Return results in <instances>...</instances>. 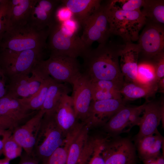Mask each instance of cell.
<instances>
[{"label": "cell", "mask_w": 164, "mask_h": 164, "mask_svg": "<svg viewBox=\"0 0 164 164\" xmlns=\"http://www.w3.org/2000/svg\"><path fill=\"white\" fill-rule=\"evenodd\" d=\"M111 41L91 48L82 57L83 71L91 81L108 80L124 83L119 65L121 51L124 46Z\"/></svg>", "instance_id": "obj_1"}, {"label": "cell", "mask_w": 164, "mask_h": 164, "mask_svg": "<svg viewBox=\"0 0 164 164\" xmlns=\"http://www.w3.org/2000/svg\"><path fill=\"white\" fill-rule=\"evenodd\" d=\"M47 48L50 55L82 57L90 49L86 46L77 33L68 29L62 23L54 21L49 28Z\"/></svg>", "instance_id": "obj_2"}, {"label": "cell", "mask_w": 164, "mask_h": 164, "mask_svg": "<svg viewBox=\"0 0 164 164\" xmlns=\"http://www.w3.org/2000/svg\"><path fill=\"white\" fill-rule=\"evenodd\" d=\"M49 28L39 30L29 24L23 26L9 29L0 41V47L19 52L33 49L43 50L47 48Z\"/></svg>", "instance_id": "obj_3"}, {"label": "cell", "mask_w": 164, "mask_h": 164, "mask_svg": "<svg viewBox=\"0 0 164 164\" xmlns=\"http://www.w3.org/2000/svg\"><path fill=\"white\" fill-rule=\"evenodd\" d=\"M111 34L121 37L126 42L138 41L146 20L140 9L126 11L112 9L104 4Z\"/></svg>", "instance_id": "obj_4"}, {"label": "cell", "mask_w": 164, "mask_h": 164, "mask_svg": "<svg viewBox=\"0 0 164 164\" xmlns=\"http://www.w3.org/2000/svg\"><path fill=\"white\" fill-rule=\"evenodd\" d=\"M65 135L56 122L54 114H44L31 156L40 164H44L50 155L64 144Z\"/></svg>", "instance_id": "obj_5"}, {"label": "cell", "mask_w": 164, "mask_h": 164, "mask_svg": "<svg viewBox=\"0 0 164 164\" xmlns=\"http://www.w3.org/2000/svg\"><path fill=\"white\" fill-rule=\"evenodd\" d=\"M34 69L45 77H50L61 83L72 85L81 75V66L77 58L62 55H50L40 61Z\"/></svg>", "instance_id": "obj_6"}, {"label": "cell", "mask_w": 164, "mask_h": 164, "mask_svg": "<svg viewBox=\"0 0 164 164\" xmlns=\"http://www.w3.org/2000/svg\"><path fill=\"white\" fill-rule=\"evenodd\" d=\"M43 50L33 49L17 52L2 49L0 67L9 78L31 73L36 64L43 60Z\"/></svg>", "instance_id": "obj_7"}, {"label": "cell", "mask_w": 164, "mask_h": 164, "mask_svg": "<svg viewBox=\"0 0 164 164\" xmlns=\"http://www.w3.org/2000/svg\"><path fill=\"white\" fill-rule=\"evenodd\" d=\"M104 138L102 155L105 164H136L137 155L134 144L128 137L112 136Z\"/></svg>", "instance_id": "obj_8"}, {"label": "cell", "mask_w": 164, "mask_h": 164, "mask_svg": "<svg viewBox=\"0 0 164 164\" xmlns=\"http://www.w3.org/2000/svg\"><path fill=\"white\" fill-rule=\"evenodd\" d=\"M83 33L80 36L88 48L93 42L99 44L106 42L111 35L106 15L104 4L100 7L81 24Z\"/></svg>", "instance_id": "obj_9"}, {"label": "cell", "mask_w": 164, "mask_h": 164, "mask_svg": "<svg viewBox=\"0 0 164 164\" xmlns=\"http://www.w3.org/2000/svg\"><path fill=\"white\" fill-rule=\"evenodd\" d=\"M145 26L138 40L139 56L151 59L164 51V25L146 21Z\"/></svg>", "instance_id": "obj_10"}, {"label": "cell", "mask_w": 164, "mask_h": 164, "mask_svg": "<svg viewBox=\"0 0 164 164\" xmlns=\"http://www.w3.org/2000/svg\"><path fill=\"white\" fill-rule=\"evenodd\" d=\"M142 115L138 125L139 130L135 136L136 140L158 132L157 128L161 121L164 125L163 99L146 101L144 103Z\"/></svg>", "instance_id": "obj_11"}, {"label": "cell", "mask_w": 164, "mask_h": 164, "mask_svg": "<svg viewBox=\"0 0 164 164\" xmlns=\"http://www.w3.org/2000/svg\"><path fill=\"white\" fill-rule=\"evenodd\" d=\"M31 73L19 74L9 78L7 93L21 99L29 97L36 93L48 78H44L33 70L30 76Z\"/></svg>", "instance_id": "obj_12"}, {"label": "cell", "mask_w": 164, "mask_h": 164, "mask_svg": "<svg viewBox=\"0 0 164 164\" xmlns=\"http://www.w3.org/2000/svg\"><path fill=\"white\" fill-rule=\"evenodd\" d=\"M72 98L73 108L77 120L85 123L92 100L91 83L90 79L82 73L72 84Z\"/></svg>", "instance_id": "obj_13"}, {"label": "cell", "mask_w": 164, "mask_h": 164, "mask_svg": "<svg viewBox=\"0 0 164 164\" xmlns=\"http://www.w3.org/2000/svg\"><path fill=\"white\" fill-rule=\"evenodd\" d=\"M44 114L45 112L40 109L24 124L17 126L12 131L13 138L28 155H32Z\"/></svg>", "instance_id": "obj_14"}, {"label": "cell", "mask_w": 164, "mask_h": 164, "mask_svg": "<svg viewBox=\"0 0 164 164\" xmlns=\"http://www.w3.org/2000/svg\"><path fill=\"white\" fill-rule=\"evenodd\" d=\"M126 102L122 98L92 101L86 123L90 125H104Z\"/></svg>", "instance_id": "obj_15"}, {"label": "cell", "mask_w": 164, "mask_h": 164, "mask_svg": "<svg viewBox=\"0 0 164 164\" xmlns=\"http://www.w3.org/2000/svg\"><path fill=\"white\" fill-rule=\"evenodd\" d=\"M60 0H36L28 24L39 30L49 28L54 22L55 11Z\"/></svg>", "instance_id": "obj_16"}, {"label": "cell", "mask_w": 164, "mask_h": 164, "mask_svg": "<svg viewBox=\"0 0 164 164\" xmlns=\"http://www.w3.org/2000/svg\"><path fill=\"white\" fill-rule=\"evenodd\" d=\"M140 52L138 45L132 42L126 43L121 51L119 65L125 82L137 81Z\"/></svg>", "instance_id": "obj_17"}, {"label": "cell", "mask_w": 164, "mask_h": 164, "mask_svg": "<svg viewBox=\"0 0 164 164\" xmlns=\"http://www.w3.org/2000/svg\"><path fill=\"white\" fill-rule=\"evenodd\" d=\"M35 1L36 0H9L6 30L22 27L28 24Z\"/></svg>", "instance_id": "obj_18"}, {"label": "cell", "mask_w": 164, "mask_h": 164, "mask_svg": "<svg viewBox=\"0 0 164 164\" xmlns=\"http://www.w3.org/2000/svg\"><path fill=\"white\" fill-rule=\"evenodd\" d=\"M55 121L65 135L77 123L71 96L68 94L61 98L54 114Z\"/></svg>", "instance_id": "obj_19"}, {"label": "cell", "mask_w": 164, "mask_h": 164, "mask_svg": "<svg viewBox=\"0 0 164 164\" xmlns=\"http://www.w3.org/2000/svg\"><path fill=\"white\" fill-rule=\"evenodd\" d=\"M19 98L6 93L0 98V115L7 117L19 126L31 116Z\"/></svg>", "instance_id": "obj_20"}, {"label": "cell", "mask_w": 164, "mask_h": 164, "mask_svg": "<svg viewBox=\"0 0 164 164\" xmlns=\"http://www.w3.org/2000/svg\"><path fill=\"white\" fill-rule=\"evenodd\" d=\"M135 108L125 105L121 108L104 125L106 130L113 136L129 132L135 126L131 117Z\"/></svg>", "instance_id": "obj_21"}, {"label": "cell", "mask_w": 164, "mask_h": 164, "mask_svg": "<svg viewBox=\"0 0 164 164\" xmlns=\"http://www.w3.org/2000/svg\"><path fill=\"white\" fill-rule=\"evenodd\" d=\"M163 137L158 132L134 140L136 152L142 160L157 156L164 145Z\"/></svg>", "instance_id": "obj_22"}, {"label": "cell", "mask_w": 164, "mask_h": 164, "mask_svg": "<svg viewBox=\"0 0 164 164\" xmlns=\"http://www.w3.org/2000/svg\"><path fill=\"white\" fill-rule=\"evenodd\" d=\"M61 3L72 13L80 26L101 6L100 0H62Z\"/></svg>", "instance_id": "obj_23"}, {"label": "cell", "mask_w": 164, "mask_h": 164, "mask_svg": "<svg viewBox=\"0 0 164 164\" xmlns=\"http://www.w3.org/2000/svg\"><path fill=\"white\" fill-rule=\"evenodd\" d=\"M158 91L157 83L145 84L138 82H125L120 92L126 102L142 97L147 99L153 97Z\"/></svg>", "instance_id": "obj_24"}, {"label": "cell", "mask_w": 164, "mask_h": 164, "mask_svg": "<svg viewBox=\"0 0 164 164\" xmlns=\"http://www.w3.org/2000/svg\"><path fill=\"white\" fill-rule=\"evenodd\" d=\"M70 92V89L66 83L58 82L52 78L41 109L45 112L44 114H54L61 97Z\"/></svg>", "instance_id": "obj_25"}, {"label": "cell", "mask_w": 164, "mask_h": 164, "mask_svg": "<svg viewBox=\"0 0 164 164\" xmlns=\"http://www.w3.org/2000/svg\"><path fill=\"white\" fill-rule=\"evenodd\" d=\"M141 11L146 21L164 25V1L144 0Z\"/></svg>", "instance_id": "obj_26"}, {"label": "cell", "mask_w": 164, "mask_h": 164, "mask_svg": "<svg viewBox=\"0 0 164 164\" xmlns=\"http://www.w3.org/2000/svg\"><path fill=\"white\" fill-rule=\"evenodd\" d=\"M79 131V129L76 127L71 129L66 135L64 144L58 148L44 164H67L70 145Z\"/></svg>", "instance_id": "obj_27"}, {"label": "cell", "mask_w": 164, "mask_h": 164, "mask_svg": "<svg viewBox=\"0 0 164 164\" xmlns=\"http://www.w3.org/2000/svg\"><path fill=\"white\" fill-rule=\"evenodd\" d=\"M84 126L73 140L70 145L67 164H76L79 161L87 141L88 127Z\"/></svg>", "instance_id": "obj_28"}, {"label": "cell", "mask_w": 164, "mask_h": 164, "mask_svg": "<svg viewBox=\"0 0 164 164\" xmlns=\"http://www.w3.org/2000/svg\"><path fill=\"white\" fill-rule=\"evenodd\" d=\"M52 78L49 77L45 80L38 91L28 98L19 99L26 109L29 110L39 111L43 104Z\"/></svg>", "instance_id": "obj_29"}, {"label": "cell", "mask_w": 164, "mask_h": 164, "mask_svg": "<svg viewBox=\"0 0 164 164\" xmlns=\"http://www.w3.org/2000/svg\"><path fill=\"white\" fill-rule=\"evenodd\" d=\"M141 80V83L149 84L157 83L155 81V69L150 59L141 58L138 59V64L137 79Z\"/></svg>", "instance_id": "obj_30"}, {"label": "cell", "mask_w": 164, "mask_h": 164, "mask_svg": "<svg viewBox=\"0 0 164 164\" xmlns=\"http://www.w3.org/2000/svg\"><path fill=\"white\" fill-rule=\"evenodd\" d=\"M13 130H10L5 141L3 154L5 158L11 160L20 157L22 154V148L15 140L12 136Z\"/></svg>", "instance_id": "obj_31"}, {"label": "cell", "mask_w": 164, "mask_h": 164, "mask_svg": "<svg viewBox=\"0 0 164 164\" xmlns=\"http://www.w3.org/2000/svg\"><path fill=\"white\" fill-rule=\"evenodd\" d=\"M144 0H112L107 1L106 5L114 10L132 11L141 9Z\"/></svg>", "instance_id": "obj_32"}, {"label": "cell", "mask_w": 164, "mask_h": 164, "mask_svg": "<svg viewBox=\"0 0 164 164\" xmlns=\"http://www.w3.org/2000/svg\"><path fill=\"white\" fill-rule=\"evenodd\" d=\"M91 82L93 88L120 92L124 84L108 80H99Z\"/></svg>", "instance_id": "obj_33"}, {"label": "cell", "mask_w": 164, "mask_h": 164, "mask_svg": "<svg viewBox=\"0 0 164 164\" xmlns=\"http://www.w3.org/2000/svg\"><path fill=\"white\" fill-rule=\"evenodd\" d=\"M92 101H98L122 98L120 92L96 89L92 87Z\"/></svg>", "instance_id": "obj_34"}, {"label": "cell", "mask_w": 164, "mask_h": 164, "mask_svg": "<svg viewBox=\"0 0 164 164\" xmlns=\"http://www.w3.org/2000/svg\"><path fill=\"white\" fill-rule=\"evenodd\" d=\"M155 69V79L156 83L164 77V51L155 55L151 59Z\"/></svg>", "instance_id": "obj_35"}, {"label": "cell", "mask_w": 164, "mask_h": 164, "mask_svg": "<svg viewBox=\"0 0 164 164\" xmlns=\"http://www.w3.org/2000/svg\"><path fill=\"white\" fill-rule=\"evenodd\" d=\"M104 138H97L94 150L89 164H105L102 155Z\"/></svg>", "instance_id": "obj_36"}, {"label": "cell", "mask_w": 164, "mask_h": 164, "mask_svg": "<svg viewBox=\"0 0 164 164\" xmlns=\"http://www.w3.org/2000/svg\"><path fill=\"white\" fill-rule=\"evenodd\" d=\"M9 0H3L0 4V41L7 27V16Z\"/></svg>", "instance_id": "obj_37"}, {"label": "cell", "mask_w": 164, "mask_h": 164, "mask_svg": "<svg viewBox=\"0 0 164 164\" xmlns=\"http://www.w3.org/2000/svg\"><path fill=\"white\" fill-rule=\"evenodd\" d=\"M94 146L91 143H87L84 146L80 159L76 164H87L88 160L92 155Z\"/></svg>", "instance_id": "obj_38"}, {"label": "cell", "mask_w": 164, "mask_h": 164, "mask_svg": "<svg viewBox=\"0 0 164 164\" xmlns=\"http://www.w3.org/2000/svg\"><path fill=\"white\" fill-rule=\"evenodd\" d=\"M18 125L9 118L0 115V129L13 130Z\"/></svg>", "instance_id": "obj_39"}, {"label": "cell", "mask_w": 164, "mask_h": 164, "mask_svg": "<svg viewBox=\"0 0 164 164\" xmlns=\"http://www.w3.org/2000/svg\"><path fill=\"white\" fill-rule=\"evenodd\" d=\"M20 157V159L18 164H40L31 155L25 152Z\"/></svg>", "instance_id": "obj_40"}, {"label": "cell", "mask_w": 164, "mask_h": 164, "mask_svg": "<svg viewBox=\"0 0 164 164\" xmlns=\"http://www.w3.org/2000/svg\"><path fill=\"white\" fill-rule=\"evenodd\" d=\"M6 77L0 67V98L5 96L7 92V87L5 84V78Z\"/></svg>", "instance_id": "obj_41"}, {"label": "cell", "mask_w": 164, "mask_h": 164, "mask_svg": "<svg viewBox=\"0 0 164 164\" xmlns=\"http://www.w3.org/2000/svg\"><path fill=\"white\" fill-rule=\"evenodd\" d=\"M142 161L144 164H164V156L161 154L157 157Z\"/></svg>", "instance_id": "obj_42"}, {"label": "cell", "mask_w": 164, "mask_h": 164, "mask_svg": "<svg viewBox=\"0 0 164 164\" xmlns=\"http://www.w3.org/2000/svg\"><path fill=\"white\" fill-rule=\"evenodd\" d=\"M11 130H3L0 129V156L3 154L4 143L9 131Z\"/></svg>", "instance_id": "obj_43"}, {"label": "cell", "mask_w": 164, "mask_h": 164, "mask_svg": "<svg viewBox=\"0 0 164 164\" xmlns=\"http://www.w3.org/2000/svg\"><path fill=\"white\" fill-rule=\"evenodd\" d=\"M158 91L159 90L162 93L164 91V77L161 78L157 83Z\"/></svg>", "instance_id": "obj_44"}, {"label": "cell", "mask_w": 164, "mask_h": 164, "mask_svg": "<svg viewBox=\"0 0 164 164\" xmlns=\"http://www.w3.org/2000/svg\"><path fill=\"white\" fill-rule=\"evenodd\" d=\"M10 160L5 158L4 159H2V164H10Z\"/></svg>", "instance_id": "obj_45"}, {"label": "cell", "mask_w": 164, "mask_h": 164, "mask_svg": "<svg viewBox=\"0 0 164 164\" xmlns=\"http://www.w3.org/2000/svg\"><path fill=\"white\" fill-rule=\"evenodd\" d=\"M2 159H0V164H2Z\"/></svg>", "instance_id": "obj_46"}, {"label": "cell", "mask_w": 164, "mask_h": 164, "mask_svg": "<svg viewBox=\"0 0 164 164\" xmlns=\"http://www.w3.org/2000/svg\"><path fill=\"white\" fill-rule=\"evenodd\" d=\"M3 0H0V4L2 2Z\"/></svg>", "instance_id": "obj_47"}, {"label": "cell", "mask_w": 164, "mask_h": 164, "mask_svg": "<svg viewBox=\"0 0 164 164\" xmlns=\"http://www.w3.org/2000/svg\"></svg>", "instance_id": "obj_48"}]
</instances>
